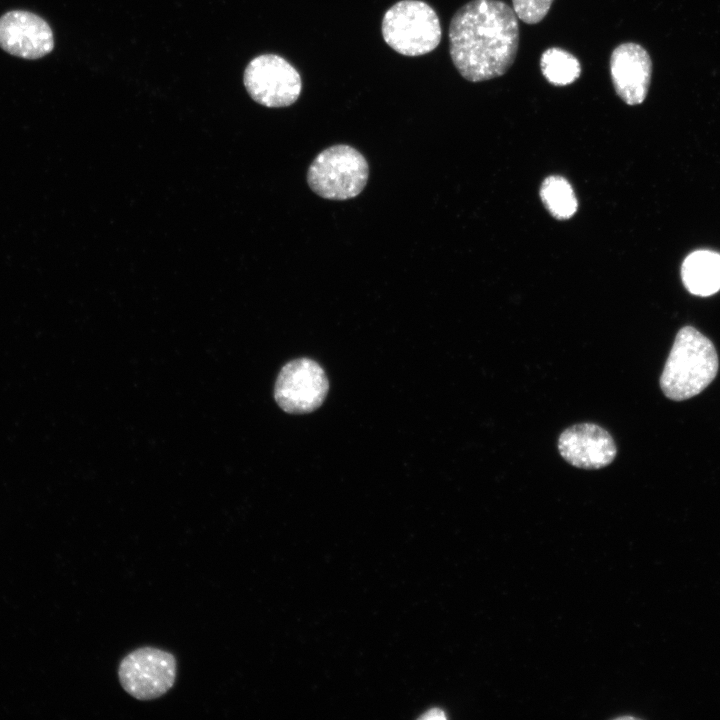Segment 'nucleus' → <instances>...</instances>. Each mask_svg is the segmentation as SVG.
Returning <instances> with one entry per match:
<instances>
[{
    "mask_svg": "<svg viewBox=\"0 0 720 720\" xmlns=\"http://www.w3.org/2000/svg\"><path fill=\"white\" fill-rule=\"evenodd\" d=\"M519 45L518 17L500 0H472L453 15L449 51L460 75L481 82L504 75Z\"/></svg>",
    "mask_w": 720,
    "mask_h": 720,
    "instance_id": "f257e3e1",
    "label": "nucleus"
},
{
    "mask_svg": "<svg viewBox=\"0 0 720 720\" xmlns=\"http://www.w3.org/2000/svg\"><path fill=\"white\" fill-rule=\"evenodd\" d=\"M717 371L718 356L713 343L695 328L686 326L676 335L660 386L668 398L685 400L704 390Z\"/></svg>",
    "mask_w": 720,
    "mask_h": 720,
    "instance_id": "f03ea898",
    "label": "nucleus"
},
{
    "mask_svg": "<svg viewBox=\"0 0 720 720\" xmlns=\"http://www.w3.org/2000/svg\"><path fill=\"white\" fill-rule=\"evenodd\" d=\"M384 41L404 56H421L440 43L442 31L435 10L421 0H401L384 14L381 26Z\"/></svg>",
    "mask_w": 720,
    "mask_h": 720,
    "instance_id": "7ed1b4c3",
    "label": "nucleus"
},
{
    "mask_svg": "<svg viewBox=\"0 0 720 720\" xmlns=\"http://www.w3.org/2000/svg\"><path fill=\"white\" fill-rule=\"evenodd\" d=\"M369 175L367 160L357 149L338 144L321 151L307 172L313 192L330 200H347L358 196Z\"/></svg>",
    "mask_w": 720,
    "mask_h": 720,
    "instance_id": "20e7f679",
    "label": "nucleus"
},
{
    "mask_svg": "<svg viewBox=\"0 0 720 720\" xmlns=\"http://www.w3.org/2000/svg\"><path fill=\"white\" fill-rule=\"evenodd\" d=\"M177 675L175 656L155 647H141L127 654L118 667L122 688L132 697L154 700L166 694Z\"/></svg>",
    "mask_w": 720,
    "mask_h": 720,
    "instance_id": "39448f33",
    "label": "nucleus"
},
{
    "mask_svg": "<svg viewBox=\"0 0 720 720\" xmlns=\"http://www.w3.org/2000/svg\"><path fill=\"white\" fill-rule=\"evenodd\" d=\"M243 82L255 102L270 108L292 105L302 89L301 76L296 68L275 54L253 58L244 71Z\"/></svg>",
    "mask_w": 720,
    "mask_h": 720,
    "instance_id": "423d86ee",
    "label": "nucleus"
},
{
    "mask_svg": "<svg viewBox=\"0 0 720 720\" xmlns=\"http://www.w3.org/2000/svg\"><path fill=\"white\" fill-rule=\"evenodd\" d=\"M328 392V380L323 368L314 360H292L281 369L274 389L280 408L288 413L301 414L317 409Z\"/></svg>",
    "mask_w": 720,
    "mask_h": 720,
    "instance_id": "0eeeda50",
    "label": "nucleus"
},
{
    "mask_svg": "<svg viewBox=\"0 0 720 720\" xmlns=\"http://www.w3.org/2000/svg\"><path fill=\"white\" fill-rule=\"evenodd\" d=\"M0 47L16 57L39 59L53 50L54 37L40 16L13 10L0 17Z\"/></svg>",
    "mask_w": 720,
    "mask_h": 720,
    "instance_id": "6e6552de",
    "label": "nucleus"
},
{
    "mask_svg": "<svg viewBox=\"0 0 720 720\" xmlns=\"http://www.w3.org/2000/svg\"><path fill=\"white\" fill-rule=\"evenodd\" d=\"M558 450L572 466L600 469L615 458L617 449L609 432L593 423H580L559 436Z\"/></svg>",
    "mask_w": 720,
    "mask_h": 720,
    "instance_id": "1a4fd4ad",
    "label": "nucleus"
},
{
    "mask_svg": "<svg viewBox=\"0 0 720 720\" xmlns=\"http://www.w3.org/2000/svg\"><path fill=\"white\" fill-rule=\"evenodd\" d=\"M610 74L615 92L626 104H641L650 85L651 58L639 44H620L612 51Z\"/></svg>",
    "mask_w": 720,
    "mask_h": 720,
    "instance_id": "9d476101",
    "label": "nucleus"
},
{
    "mask_svg": "<svg viewBox=\"0 0 720 720\" xmlns=\"http://www.w3.org/2000/svg\"><path fill=\"white\" fill-rule=\"evenodd\" d=\"M681 277L691 294H715L720 290V253L710 250L692 252L682 263Z\"/></svg>",
    "mask_w": 720,
    "mask_h": 720,
    "instance_id": "9b49d317",
    "label": "nucleus"
},
{
    "mask_svg": "<svg viewBox=\"0 0 720 720\" xmlns=\"http://www.w3.org/2000/svg\"><path fill=\"white\" fill-rule=\"evenodd\" d=\"M540 68L546 80L554 86H567L581 74L578 59L568 51L551 47L543 52Z\"/></svg>",
    "mask_w": 720,
    "mask_h": 720,
    "instance_id": "f8f14e48",
    "label": "nucleus"
},
{
    "mask_svg": "<svg viewBox=\"0 0 720 720\" xmlns=\"http://www.w3.org/2000/svg\"><path fill=\"white\" fill-rule=\"evenodd\" d=\"M540 196L548 211L557 219H568L577 210L573 188L561 176L547 177L541 186Z\"/></svg>",
    "mask_w": 720,
    "mask_h": 720,
    "instance_id": "ddd939ff",
    "label": "nucleus"
},
{
    "mask_svg": "<svg viewBox=\"0 0 720 720\" xmlns=\"http://www.w3.org/2000/svg\"><path fill=\"white\" fill-rule=\"evenodd\" d=\"M554 0H512L516 16L527 24H537L545 18Z\"/></svg>",
    "mask_w": 720,
    "mask_h": 720,
    "instance_id": "4468645a",
    "label": "nucleus"
},
{
    "mask_svg": "<svg viewBox=\"0 0 720 720\" xmlns=\"http://www.w3.org/2000/svg\"><path fill=\"white\" fill-rule=\"evenodd\" d=\"M421 719H427V720H443L446 719V715L444 712L440 709L434 708L429 710L426 714L422 715L420 717Z\"/></svg>",
    "mask_w": 720,
    "mask_h": 720,
    "instance_id": "2eb2a0df",
    "label": "nucleus"
}]
</instances>
